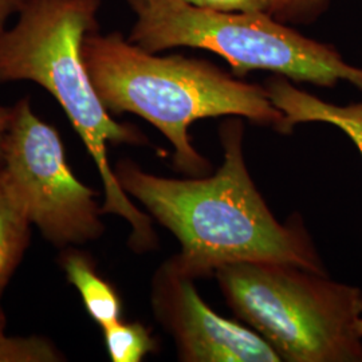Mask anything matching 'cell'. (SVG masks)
<instances>
[{"label": "cell", "mask_w": 362, "mask_h": 362, "mask_svg": "<svg viewBox=\"0 0 362 362\" xmlns=\"http://www.w3.org/2000/svg\"><path fill=\"white\" fill-rule=\"evenodd\" d=\"M220 140L223 163L207 177H161L129 158L113 167L127 194L176 236L181 269L200 278L224 264L269 260L326 272L302 223L281 224L259 194L243 156V124L224 122Z\"/></svg>", "instance_id": "6da1fadb"}, {"label": "cell", "mask_w": 362, "mask_h": 362, "mask_svg": "<svg viewBox=\"0 0 362 362\" xmlns=\"http://www.w3.org/2000/svg\"><path fill=\"white\" fill-rule=\"evenodd\" d=\"M82 57L106 110L141 117L173 146V165L189 176L207 175L211 164L191 144L189 127L211 117H245L286 133L285 116L264 86L247 83L218 66L184 55H158L121 33H90Z\"/></svg>", "instance_id": "7a4b0ae2"}, {"label": "cell", "mask_w": 362, "mask_h": 362, "mask_svg": "<svg viewBox=\"0 0 362 362\" xmlns=\"http://www.w3.org/2000/svg\"><path fill=\"white\" fill-rule=\"evenodd\" d=\"M100 8L101 0H28L15 26L0 37V83L30 81L57 100L100 173L103 215L125 220L132 228L130 248L146 252L157 247L152 218L121 188L107 145L141 146L149 140L106 110L82 57L83 40L100 30Z\"/></svg>", "instance_id": "3957f363"}, {"label": "cell", "mask_w": 362, "mask_h": 362, "mask_svg": "<svg viewBox=\"0 0 362 362\" xmlns=\"http://www.w3.org/2000/svg\"><path fill=\"white\" fill-rule=\"evenodd\" d=\"M238 318L281 361L362 362V290L286 262H238L215 272Z\"/></svg>", "instance_id": "277c9868"}, {"label": "cell", "mask_w": 362, "mask_h": 362, "mask_svg": "<svg viewBox=\"0 0 362 362\" xmlns=\"http://www.w3.org/2000/svg\"><path fill=\"white\" fill-rule=\"evenodd\" d=\"M136 15L129 39L149 52L191 47L215 52L245 77L272 71L296 82L334 88L346 81L362 90V67L334 46L308 38L266 13H223L184 0H122Z\"/></svg>", "instance_id": "5b68a950"}, {"label": "cell", "mask_w": 362, "mask_h": 362, "mask_svg": "<svg viewBox=\"0 0 362 362\" xmlns=\"http://www.w3.org/2000/svg\"><path fill=\"white\" fill-rule=\"evenodd\" d=\"M13 109L1 165L33 227L59 251L98 240L105 224L97 194L69 167L58 130L28 97Z\"/></svg>", "instance_id": "8992f818"}, {"label": "cell", "mask_w": 362, "mask_h": 362, "mask_svg": "<svg viewBox=\"0 0 362 362\" xmlns=\"http://www.w3.org/2000/svg\"><path fill=\"white\" fill-rule=\"evenodd\" d=\"M194 281L172 257L156 270L151 284L153 315L172 337L180 361H281L258 333L212 310Z\"/></svg>", "instance_id": "52a82bcc"}, {"label": "cell", "mask_w": 362, "mask_h": 362, "mask_svg": "<svg viewBox=\"0 0 362 362\" xmlns=\"http://www.w3.org/2000/svg\"><path fill=\"white\" fill-rule=\"evenodd\" d=\"M264 88L272 104L285 116L286 133H290L298 124H330L349 136L362 156V103L346 106L329 104L298 89L288 78L276 74L266 81Z\"/></svg>", "instance_id": "ba28073f"}, {"label": "cell", "mask_w": 362, "mask_h": 362, "mask_svg": "<svg viewBox=\"0 0 362 362\" xmlns=\"http://www.w3.org/2000/svg\"><path fill=\"white\" fill-rule=\"evenodd\" d=\"M58 262L95 324L105 329L122 320V300L118 291L97 272L95 262L88 252L78 247H66L61 250Z\"/></svg>", "instance_id": "9c48e42d"}, {"label": "cell", "mask_w": 362, "mask_h": 362, "mask_svg": "<svg viewBox=\"0 0 362 362\" xmlns=\"http://www.w3.org/2000/svg\"><path fill=\"white\" fill-rule=\"evenodd\" d=\"M33 224L0 163V303L31 243ZM0 317H4L0 305Z\"/></svg>", "instance_id": "30bf717a"}, {"label": "cell", "mask_w": 362, "mask_h": 362, "mask_svg": "<svg viewBox=\"0 0 362 362\" xmlns=\"http://www.w3.org/2000/svg\"><path fill=\"white\" fill-rule=\"evenodd\" d=\"M105 346L113 362H141L144 357L157 348L151 330L141 322H124L109 325L103 329Z\"/></svg>", "instance_id": "8fae6325"}, {"label": "cell", "mask_w": 362, "mask_h": 362, "mask_svg": "<svg viewBox=\"0 0 362 362\" xmlns=\"http://www.w3.org/2000/svg\"><path fill=\"white\" fill-rule=\"evenodd\" d=\"M64 354L47 338L0 337V362H59Z\"/></svg>", "instance_id": "7c38bea8"}, {"label": "cell", "mask_w": 362, "mask_h": 362, "mask_svg": "<svg viewBox=\"0 0 362 362\" xmlns=\"http://www.w3.org/2000/svg\"><path fill=\"white\" fill-rule=\"evenodd\" d=\"M330 0H276L272 16L286 25H311L329 8Z\"/></svg>", "instance_id": "4fadbf2b"}, {"label": "cell", "mask_w": 362, "mask_h": 362, "mask_svg": "<svg viewBox=\"0 0 362 362\" xmlns=\"http://www.w3.org/2000/svg\"><path fill=\"white\" fill-rule=\"evenodd\" d=\"M276 0H199L197 6L223 13L272 15Z\"/></svg>", "instance_id": "5bb4252c"}, {"label": "cell", "mask_w": 362, "mask_h": 362, "mask_svg": "<svg viewBox=\"0 0 362 362\" xmlns=\"http://www.w3.org/2000/svg\"><path fill=\"white\" fill-rule=\"evenodd\" d=\"M28 0H0V37L6 33L8 19L13 15H19L26 7Z\"/></svg>", "instance_id": "9a60e30c"}, {"label": "cell", "mask_w": 362, "mask_h": 362, "mask_svg": "<svg viewBox=\"0 0 362 362\" xmlns=\"http://www.w3.org/2000/svg\"><path fill=\"white\" fill-rule=\"evenodd\" d=\"M13 106L0 105V163L3 160V148H4L7 132L13 119Z\"/></svg>", "instance_id": "2e32d148"}, {"label": "cell", "mask_w": 362, "mask_h": 362, "mask_svg": "<svg viewBox=\"0 0 362 362\" xmlns=\"http://www.w3.org/2000/svg\"><path fill=\"white\" fill-rule=\"evenodd\" d=\"M4 329H6V317H0V337L6 334Z\"/></svg>", "instance_id": "e0dca14e"}, {"label": "cell", "mask_w": 362, "mask_h": 362, "mask_svg": "<svg viewBox=\"0 0 362 362\" xmlns=\"http://www.w3.org/2000/svg\"><path fill=\"white\" fill-rule=\"evenodd\" d=\"M184 1H187L189 4H194V6H197V3H199V0H184Z\"/></svg>", "instance_id": "ac0fdd59"}, {"label": "cell", "mask_w": 362, "mask_h": 362, "mask_svg": "<svg viewBox=\"0 0 362 362\" xmlns=\"http://www.w3.org/2000/svg\"><path fill=\"white\" fill-rule=\"evenodd\" d=\"M358 330H360V333H361L362 336V318L358 321Z\"/></svg>", "instance_id": "d6986e66"}]
</instances>
